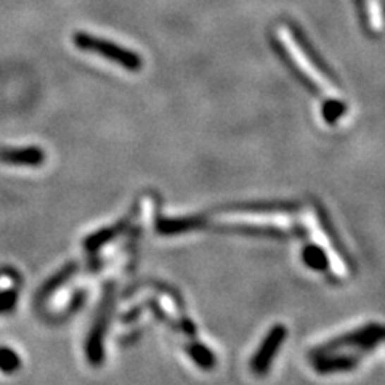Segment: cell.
<instances>
[{"instance_id":"cell-4","label":"cell","mask_w":385,"mask_h":385,"mask_svg":"<svg viewBox=\"0 0 385 385\" xmlns=\"http://www.w3.org/2000/svg\"><path fill=\"white\" fill-rule=\"evenodd\" d=\"M385 337V328L381 324H367L365 328L357 329L353 332H350L347 336H342L339 339L331 341L329 343H326L324 348L321 350L318 348V352H331L334 348H341V347H347V346H357V347H371L377 343L379 341H382Z\"/></svg>"},{"instance_id":"cell-3","label":"cell","mask_w":385,"mask_h":385,"mask_svg":"<svg viewBox=\"0 0 385 385\" xmlns=\"http://www.w3.org/2000/svg\"><path fill=\"white\" fill-rule=\"evenodd\" d=\"M286 332L288 331H286V328L281 324H276L275 328L268 332L265 341L262 342L259 352L254 355L252 361H250V369H252L254 374L257 376L267 374L268 367H270L273 358H275L279 346H281V342L286 339Z\"/></svg>"},{"instance_id":"cell-6","label":"cell","mask_w":385,"mask_h":385,"mask_svg":"<svg viewBox=\"0 0 385 385\" xmlns=\"http://www.w3.org/2000/svg\"><path fill=\"white\" fill-rule=\"evenodd\" d=\"M126 225H127L126 221H121L119 225L98 230L97 233H93V235L87 236L85 241H84V249L87 250V252H95V250L102 249L103 246H106L109 241H113V239L126 228Z\"/></svg>"},{"instance_id":"cell-14","label":"cell","mask_w":385,"mask_h":385,"mask_svg":"<svg viewBox=\"0 0 385 385\" xmlns=\"http://www.w3.org/2000/svg\"><path fill=\"white\" fill-rule=\"evenodd\" d=\"M188 352L191 355V358L196 361L197 365H200L201 367H212L215 365V358L212 352L206 347L202 346H190L188 347Z\"/></svg>"},{"instance_id":"cell-11","label":"cell","mask_w":385,"mask_h":385,"mask_svg":"<svg viewBox=\"0 0 385 385\" xmlns=\"http://www.w3.org/2000/svg\"><path fill=\"white\" fill-rule=\"evenodd\" d=\"M303 262L305 264L313 268L314 271H324L326 268H328V259H326V255L323 250H321L318 246H313V244H308L303 249Z\"/></svg>"},{"instance_id":"cell-10","label":"cell","mask_w":385,"mask_h":385,"mask_svg":"<svg viewBox=\"0 0 385 385\" xmlns=\"http://www.w3.org/2000/svg\"><path fill=\"white\" fill-rule=\"evenodd\" d=\"M355 365H357V360L352 357L328 358V360L318 358L317 363H314V367H317V371H319V374H328V372H332V371L350 369V367H353Z\"/></svg>"},{"instance_id":"cell-13","label":"cell","mask_w":385,"mask_h":385,"mask_svg":"<svg viewBox=\"0 0 385 385\" xmlns=\"http://www.w3.org/2000/svg\"><path fill=\"white\" fill-rule=\"evenodd\" d=\"M347 111L346 103L341 100H326L323 104V119L328 124H336Z\"/></svg>"},{"instance_id":"cell-5","label":"cell","mask_w":385,"mask_h":385,"mask_svg":"<svg viewBox=\"0 0 385 385\" xmlns=\"http://www.w3.org/2000/svg\"><path fill=\"white\" fill-rule=\"evenodd\" d=\"M0 162L8 166L39 167L45 162V151L39 147H10L0 149Z\"/></svg>"},{"instance_id":"cell-2","label":"cell","mask_w":385,"mask_h":385,"mask_svg":"<svg viewBox=\"0 0 385 385\" xmlns=\"http://www.w3.org/2000/svg\"><path fill=\"white\" fill-rule=\"evenodd\" d=\"M111 302H113V293H111V289H108V293L103 297L100 308H98L95 321H93V326L85 342V355L92 366H100L103 363L104 334H106V329H108Z\"/></svg>"},{"instance_id":"cell-1","label":"cell","mask_w":385,"mask_h":385,"mask_svg":"<svg viewBox=\"0 0 385 385\" xmlns=\"http://www.w3.org/2000/svg\"><path fill=\"white\" fill-rule=\"evenodd\" d=\"M73 44L78 47L79 50L87 51V54L100 55L109 61L119 64L121 68L127 69V71L137 73L143 68L142 56L137 55L135 51L130 49H126V47H122L116 42H111V40L93 36V34L84 32V31L74 32Z\"/></svg>"},{"instance_id":"cell-8","label":"cell","mask_w":385,"mask_h":385,"mask_svg":"<svg viewBox=\"0 0 385 385\" xmlns=\"http://www.w3.org/2000/svg\"><path fill=\"white\" fill-rule=\"evenodd\" d=\"M291 32H293V37L297 44H299L300 50L303 51V55H305L308 58V61H310L314 68L318 69V71H321L323 74L328 75V78L332 80V74L329 71V68L326 66V63L323 61V58H319L318 54H314V50L312 49V45L308 40L303 37V34L297 29L295 26H291Z\"/></svg>"},{"instance_id":"cell-12","label":"cell","mask_w":385,"mask_h":385,"mask_svg":"<svg viewBox=\"0 0 385 385\" xmlns=\"http://www.w3.org/2000/svg\"><path fill=\"white\" fill-rule=\"evenodd\" d=\"M21 367L20 355L13 348L0 347V371L4 374H15Z\"/></svg>"},{"instance_id":"cell-15","label":"cell","mask_w":385,"mask_h":385,"mask_svg":"<svg viewBox=\"0 0 385 385\" xmlns=\"http://www.w3.org/2000/svg\"><path fill=\"white\" fill-rule=\"evenodd\" d=\"M18 303V293L13 289L0 291V314H5L13 310Z\"/></svg>"},{"instance_id":"cell-9","label":"cell","mask_w":385,"mask_h":385,"mask_svg":"<svg viewBox=\"0 0 385 385\" xmlns=\"http://www.w3.org/2000/svg\"><path fill=\"white\" fill-rule=\"evenodd\" d=\"M74 273H75V265L74 264H69L66 267H63L61 270L58 271L56 275L51 276L49 281L44 284V288L40 289V293H39L40 299H47V297H49L50 294H54L58 288H61V286L74 275Z\"/></svg>"},{"instance_id":"cell-7","label":"cell","mask_w":385,"mask_h":385,"mask_svg":"<svg viewBox=\"0 0 385 385\" xmlns=\"http://www.w3.org/2000/svg\"><path fill=\"white\" fill-rule=\"evenodd\" d=\"M206 224L204 219H182V220H159L157 221V230L162 235H177V233H185L190 230L201 228Z\"/></svg>"}]
</instances>
